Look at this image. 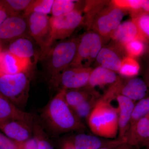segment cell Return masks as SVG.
<instances>
[{"label": "cell", "mask_w": 149, "mask_h": 149, "mask_svg": "<svg viewBox=\"0 0 149 149\" xmlns=\"http://www.w3.org/2000/svg\"><path fill=\"white\" fill-rule=\"evenodd\" d=\"M65 89H60L43 110L42 117L54 133L60 134L83 130L85 126L67 103Z\"/></svg>", "instance_id": "obj_1"}, {"label": "cell", "mask_w": 149, "mask_h": 149, "mask_svg": "<svg viewBox=\"0 0 149 149\" xmlns=\"http://www.w3.org/2000/svg\"><path fill=\"white\" fill-rule=\"evenodd\" d=\"M100 97L88 117L92 132L104 139H113L118 131V110Z\"/></svg>", "instance_id": "obj_2"}, {"label": "cell", "mask_w": 149, "mask_h": 149, "mask_svg": "<svg viewBox=\"0 0 149 149\" xmlns=\"http://www.w3.org/2000/svg\"><path fill=\"white\" fill-rule=\"evenodd\" d=\"M79 38L72 37L60 41L43 55L46 59V65L53 82L69 67L76 54Z\"/></svg>", "instance_id": "obj_3"}, {"label": "cell", "mask_w": 149, "mask_h": 149, "mask_svg": "<svg viewBox=\"0 0 149 149\" xmlns=\"http://www.w3.org/2000/svg\"><path fill=\"white\" fill-rule=\"evenodd\" d=\"M29 82L27 72L2 75L0 93L17 107H22L27 102Z\"/></svg>", "instance_id": "obj_4"}, {"label": "cell", "mask_w": 149, "mask_h": 149, "mask_svg": "<svg viewBox=\"0 0 149 149\" xmlns=\"http://www.w3.org/2000/svg\"><path fill=\"white\" fill-rule=\"evenodd\" d=\"M105 42L103 38L91 30L79 37L76 54L70 67H91Z\"/></svg>", "instance_id": "obj_5"}, {"label": "cell", "mask_w": 149, "mask_h": 149, "mask_svg": "<svg viewBox=\"0 0 149 149\" xmlns=\"http://www.w3.org/2000/svg\"><path fill=\"white\" fill-rule=\"evenodd\" d=\"M125 12L109 1L96 16L91 30L97 33L105 42L110 40L113 32L121 23Z\"/></svg>", "instance_id": "obj_6"}, {"label": "cell", "mask_w": 149, "mask_h": 149, "mask_svg": "<svg viewBox=\"0 0 149 149\" xmlns=\"http://www.w3.org/2000/svg\"><path fill=\"white\" fill-rule=\"evenodd\" d=\"M83 9L77 8L68 13L50 17L51 47L56 41L66 40L80 25H83Z\"/></svg>", "instance_id": "obj_7"}, {"label": "cell", "mask_w": 149, "mask_h": 149, "mask_svg": "<svg viewBox=\"0 0 149 149\" xmlns=\"http://www.w3.org/2000/svg\"><path fill=\"white\" fill-rule=\"evenodd\" d=\"M26 18L28 32L41 48L42 55L51 47L50 17L47 15L34 13Z\"/></svg>", "instance_id": "obj_8"}, {"label": "cell", "mask_w": 149, "mask_h": 149, "mask_svg": "<svg viewBox=\"0 0 149 149\" xmlns=\"http://www.w3.org/2000/svg\"><path fill=\"white\" fill-rule=\"evenodd\" d=\"M92 70L91 67H70L52 83L56 87L61 86L60 89L66 90L84 88L88 84Z\"/></svg>", "instance_id": "obj_9"}, {"label": "cell", "mask_w": 149, "mask_h": 149, "mask_svg": "<svg viewBox=\"0 0 149 149\" xmlns=\"http://www.w3.org/2000/svg\"><path fill=\"white\" fill-rule=\"evenodd\" d=\"M126 56L123 48L111 42L102 48L95 62L98 66L118 72L123 60Z\"/></svg>", "instance_id": "obj_10"}, {"label": "cell", "mask_w": 149, "mask_h": 149, "mask_svg": "<svg viewBox=\"0 0 149 149\" xmlns=\"http://www.w3.org/2000/svg\"><path fill=\"white\" fill-rule=\"evenodd\" d=\"M34 123L19 119L0 121V131L13 141L22 142L32 137Z\"/></svg>", "instance_id": "obj_11"}, {"label": "cell", "mask_w": 149, "mask_h": 149, "mask_svg": "<svg viewBox=\"0 0 149 149\" xmlns=\"http://www.w3.org/2000/svg\"><path fill=\"white\" fill-rule=\"evenodd\" d=\"M28 32L27 18L19 14L13 15L0 25V40L13 41L25 37Z\"/></svg>", "instance_id": "obj_12"}, {"label": "cell", "mask_w": 149, "mask_h": 149, "mask_svg": "<svg viewBox=\"0 0 149 149\" xmlns=\"http://www.w3.org/2000/svg\"><path fill=\"white\" fill-rule=\"evenodd\" d=\"M116 99L118 104V139L126 142L131 115L135 104L133 100L122 95H118Z\"/></svg>", "instance_id": "obj_13"}, {"label": "cell", "mask_w": 149, "mask_h": 149, "mask_svg": "<svg viewBox=\"0 0 149 149\" xmlns=\"http://www.w3.org/2000/svg\"><path fill=\"white\" fill-rule=\"evenodd\" d=\"M112 42L123 46L133 40H140L149 42L142 37L135 22L132 20H127L120 23L112 35Z\"/></svg>", "instance_id": "obj_14"}, {"label": "cell", "mask_w": 149, "mask_h": 149, "mask_svg": "<svg viewBox=\"0 0 149 149\" xmlns=\"http://www.w3.org/2000/svg\"><path fill=\"white\" fill-rule=\"evenodd\" d=\"M32 63L29 61L14 55L8 51L2 52L0 56V76L27 72Z\"/></svg>", "instance_id": "obj_15"}, {"label": "cell", "mask_w": 149, "mask_h": 149, "mask_svg": "<svg viewBox=\"0 0 149 149\" xmlns=\"http://www.w3.org/2000/svg\"><path fill=\"white\" fill-rule=\"evenodd\" d=\"M148 89L143 79L133 77L122 80L119 94L134 101H139L146 97Z\"/></svg>", "instance_id": "obj_16"}, {"label": "cell", "mask_w": 149, "mask_h": 149, "mask_svg": "<svg viewBox=\"0 0 149 149\" xmlns=\"http://www.w3.org/2000/svg\"><path fill=\"white\" fill-rule=\"evenodd\" d=\"M70 140L76 149H100L123 141L118 139L108 140L83 133L76 135L73 139Z\"/></svg>", "instance_id": "obj_17"}, {"label": "cell", "mask_w": 149, "mask_h": 149, "mask_svg": "<svg viewBox=\"0 0 149 149\" xmlns=\"http://www.w3.org/2000/svg\"><path fill=\"white\" fill-rule=\"evenodd\" d=\"M149 140V114L129 128L126 142L131 146H142Z\"/></svg>", "instance_id": "obj_18"}, {"label": "cell", "mask_w": 149, "mask_h": 149, "mask_svg": "<svg viewBox=\"0 0 149 149\" xmlns=\"http://www.w3.org/2000/svg\"><path fill=\"white\" fill-rule=\"evenodd\" d=\"M119 75L116 72L100 66L92 70L86 88L95 90L96 87L111 85L117 81Z\"/></svg>", "instance_id": "obj_19"}, {"label": "cell", "mask_w": 149, "mask_h": 149, "mask_svg": "<svg viewBox=\"0 0 149 149\" xmlns=\"http://www.w3.org/2000/svg\"><path fill=\"white\" fill-rule=\"evenodd\" d=\"M12 119L34 123L32 115L22 110L4 97H0V121Z\"/></svg>", "instance_id": "obj_20"}, {"label": "cell", "mask_w": 149, "mask_h": 149, "mask_svg": "<svg viewBox=\"0 0 149 149\" xmlns=\"http://www.w3.org/2000/svg\"><path fill=\"white\" fill-rule=\"evenodd\" d=\"M7 51L17 57L27 60L32 63L36 55L34 44L26 36L13 41L10 44Z\"/></svg>", "instance_id": "obj_21"}, {"label": "cell", "mask_w": 149, "mask_h": 149, "mask_svg": "<svg viewBox=\"0 0 149 149\" xmlns=\"http://www.w3.org/2000/svg\"><path fill=\"white\" fill-rule=\"evenodd\" d=\"M111 2L128 12L132 19L149 14V0H113Z\"/></svg>", "instance_id": "obj_22"}, {"label": "cell", "mask_w": 149, "mask_h": 149, "mask_svg": "<svg viewBox=\"0 0 149 149\" xmlns=\"http://www.w3.org/2000/svg\"><path fill=\"white\" fill-rule=\"evenodd\" d=\"M109 1H86L83 6V25L87 31L91 30L94 19L99 13L109 2Z\"/></svg>", "instance_id": "obj_23"}, {"label": "cell", "mask_w": 149, "mask_h": 149, "mask_svg": "<svg viewBox=\"0 0 149 149\" xmlns=\"http://www.w3.org/2000/svg\"><path fill=\"white\" fill-rule=\"evenodd\" d=\"M97 93H98L95 90L86 87L79 89L65 90V99L68 104L73 109Z\"/></svg>", "instance_id": "obj_24"}, {"label": "cell", "mask_w": 149, "mask_h": 149, "mask_svg": "<svg viewBox=\"0 0 149 149\" xmlns=\"http://www.w3.org/2000/svg\"><path fill=\"white\" fill-rule=\"evenodd\" d=\"M140 70V64L136 59L126 56L123 60L118 73L121 77L129 79L136 77Z\"/></svg>", "instance_id": "obj_25"}, {"label": "cell", "mask_w": 149, "mask_h": 149, "mask_svg": "<svg viewBox=\"0 0 149 149\" xmlns=\"http://www.w3.org/2000/svg\"><path fill=\"white\" fill-rule=\"evenodd\" d=\"M81 1L72 0H54L52 7V16L57 17L78 8Z\"/></svg>", "instance_id": "obj_26"}, {"label": "cell", "mask_w": 149, "mask_h": 149, "mask_svg": "<svg viewBox=\"0 0 149 149\" xmlns=\"http://www.w3.org/2000/svg\"><path fill=\"white\" fill-rule=\"evenodd\" d=\"M100 97L98 93H97L78 105L72 110L80 119L85 118L88 119Z\"/></svg>", "instance_id": "obj_27"}, {"label": "cell", "mask_w": 149, "mask_h": 149, "mask_svg": "<svg viewBox=\"0 0 149 149\" xmlns=\"http://www.w3.org/2000/svg\"><path fill=\"white\" fill-rule=\"evenodd\" d=\"M54 2V0H33L28 8L24 11L22 15L26 17L34 13L48 15L52 12Z\"/></svg>", "instance_id": "obj_28"}, {"label": "cell", "mask_w": 149, "mask_h": 149, "mask_svg": "<svg viewBox=\"0 0 149 149\" xmlns=\"http://www.w3.org/2000/svg\"><path fill=\"white\" fill-rule=\"evenodd\" d=\"M149 114V97L139 101L134 106L130 118L129 128Z\"/></svg>", "instance_id": "obj_29"}, {"label": "cell", "mask_w": 149, "mask_h": 149, "mask_svg": "<svg viewBox=\"0 0 149 149\" xmlns=\"http://www.w3.org/2000/svg\"><path fill=\"white\" fill-rule=\"evenodd\" d=\"M148 43L141 40H134L125 44L123 48L126 56L136 59L143 55Z\"/></svg>", "instance_id": "obj_30"}, {"label": "cell", "mask_w": 149, "mask_h": 149, "mask_svg": "<svg viewBox=\"0 0 149 149\" xmlns=\"http://www.w3.org/2000/svg\"><path fill=\"white\" fill-rule=\"evenodd\" d=\"M3 5L11 15L18 14L27 10L32 0H6L1 1Z\"/></svg>", "instance_id": "obj_31"}, {"label": "cell", "mask_w": 149, "mask_h": 149, "mask_svg": "<svg viewBox=\"0 0 149 149\" xmlns=\"http://www.w3.org/2000/svg\"><path fill=\"white\" fill-rule=\"evenodd\" d=\"M33 136L37 140L38 149H54L42 127L35 122L33 125Z\"/></svg>", "instance_id": "obj_32"}, {"label": "cell", "mask_w": 149, "mask_h": 149, "mask_svg": "<svg viewBox=\"0 0 149 149\" xmlns=\"http://www.w3.org/2000/svg\"><path fill=\"white\" fill-rule=\"evenodd\" d=\"M132 19L136 23L142 37L149 42V14Z\"/></svg>", "instance_id": "obj_33"}, {"label": "cell", "mask_w": 149, "mask_h": 149, "mask_svg": "<svg viewBox=\"0 0 149 149\" xmlns=\"http://www.w3.org/2000/svg\"><path fill=\"white\" fill-rule=\"evenodd\" d=\"M0 149H17V144L0 131Z\"/></svg>", "instance_id": "obj_34"}, {"label": "cell", "mask_w": 149, "mask_h": 149, "mask_svg": "<svg viewBox=\"0 0 149 149\" xmlns=\"http://www.w3.org/2000/svg\"><path fill=\"white\" fill-rule=\"evenodd\" d=\"M16 143L17 149H38L37 141L34 136L26 141Z\"/></svg>", "instance_id": "obj_35"}, {"label": "cell", "mask_w": 149, "mask_h": 149, "mask_svg": "<svg viewBox=\"0 0 149 149\" xmlns=\"http://www.w3.org/2000/svg\"><path fill=\"white\" fill-rule=\"evenodd\" d=\"M134 148L125 142L123 141L111 146L105 147L100 149H133Z\"/></svg>", "instance_id": "obj_36"}, {"label": "cell", "mask_w": 149, "mask_h": 149, "mask_svg": "<svg viewBox=\"0 0 149 149\" xmlns=\"http://www.w3.org/2000/svg\"><path fill=\"white\" fill-rule=\"evenodd\" d=\"M2 2V1H1ZM12 15L3 5L0 7V25L9 17Z\"/></svg>", "instance_id": "obj_37"}, {"label": "cell", "mask_w": 149, "mask_h": 149, "mask_svg": "<svg viewBox=\"0 0 149 149\" xmlns=\"http://www.w3.org/2000/svg\"><path fill=\"white\" fill-rule=\"evenodd\" d=\"M61 149H76L71 140H66L63 144Z\"/></svg>", "instance_id": "obj_38"}, {"label": "cell", "mask_w": 149, "mask_h": 149, "mask_svg": "<svg viewBox=\"0 0 149 149\" xmlns=\"http://www.w3.org/2000/svg\"><path fill=\"white\" fill-rule=\"evenodd\" d=\"M143 80L146 84L149 91V67L147 68L143 74Z\"/></svg>", "instance_id": "obj_39"}, {"label": "cell", "mask_w": 149, "mask_h": 149, "mask_svg": "<svg viewBox=\"0 0 149 149\" xmlns=\"http://www.w3.org/2000/svg\"><path fill=\"white\" fill-rule=\"evenodd\" d=\"M143 55L145 56V57L147 61L149 63V42L147 44L146 51H145Z\"/></svg>", "instance_id": "obj_40"}, {"label": "cell", "mask_w": 149, "mask_h": 149, "mask_svg": "<svg viewBox=\"0 0 149 149\" xmlns=\"http://www.w3.org/2000/svg\"><path fill=\"white\" fill-rule=\"evenodd\" d=\"M142 146L146 147L147 149H149V140L145 142Z\"/></svg>", "instance_id": "obj_41"}, {"label": "cell", "mask_w": 149, "mask_h": 149, "mask_svg": "<svg viewBox=\"0 0 149 149\" xmlns=\"http://www.w3.org/2000/svg\"><path fill=\"white\" fill-rule=\"evenodd\" d=\"M2 53V52L1 48V45H0V56H1Z\"/></svg>", "instance_id": "obj_42"}, {"label": "cell", "mask_w": 149, "mask_h": 149, "mask_svg": "<svg viewBox=\"0 0 149 149\" xmlns=\"http://www.w3.org/2000/svg\"><path fill=\"white\" fill-rule=\"evenodd\" d=\"M2 6V3L1 1H0V7Z\"/></svg>", "instance_id": "obj_43"}, {"label": "cell", "mask_w": 149, "mask_h": 149, "mask_svg": "<svg viewBox=\"0 0 149 149\" xmlns=\"http://www.w3.org/2000/svg\"><path fill=\"white\" fill-rule=\"evenodd\" d=\"M0 97H4L3 96L1 95V93H0Z\"/></svg>", "instance_id": "obj_44"}]
</instances>
